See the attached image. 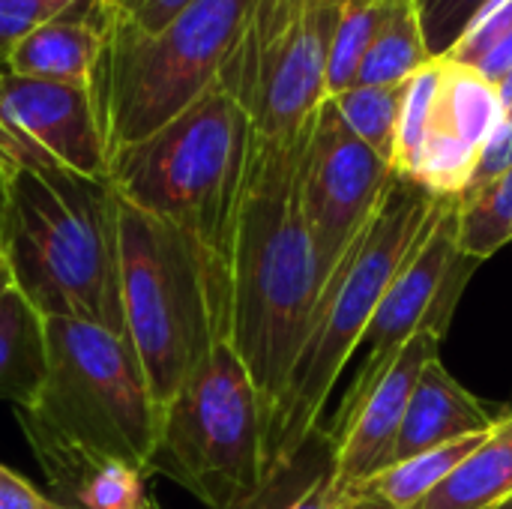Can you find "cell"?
I'll return each instance as SVG.
<instances>
[{
  "mask_svg": "<svg viewBox=\"0 0 512 509\" xmlns=\"http://www.w3.org/2000/svg\"><path fill=\"white\" fill-rule=\"evenodd\" d=\"M45 6H51L54 12H63L66 6H72V3H78V0H42Z\"/></svg>",
  "mask_w": 512,
  "mask_h": 509,
  "instance_id": "34",
  "label": "cell"
},
{
  "mask_svg": "<svg viewBox=\"0 0 512 509\" xmlns=\"http://www.w3.org/2000/svg\"><path fill=\"white\" fill-rule=\"evenodd\" d=\"M501 123L504 102L498 84L483 78L477 69L444 57L417 183L441 198L465 195L480 153Z\"/></svg>",
  "mask_w": 512,
  "mask_h": 509,
  "instance_id": "13",
  "label": "cell"
},
{
  "mask_svg": "<svg viewBox=\"0 0 512 509\" xmlns=\"http://www.w3.org/2000/svg\"><path fill=\"white\" fill-rule=\"evenodd\" d=\"M252 123L219 84L144 141L108 156V183L135 210L183 231L228 300Z\"/></svg>",
  "mask_w": 512,
  "mask_h": 509,
  "instance_id": "4",
  "label": "cell"
},
{
  "mask_svg": "<svg viewBox=\"0 0 512 509\" xmlns=\"http://www.w3.org/2000/svg\"><path fill=\"white\" fill-rule=\"evenodd\" d=\"M45 336V384L15 411L45 480L72 498L105 465L150 474L159 405L129 339L69 318H45Z\"/></svg>",
  "mask_w": 512,
  "mask_h": 509,
  "instance_id": "2",
  "label": "cell"
},
{
  "mask_svg": "<svg viewBox=\"0 0 512 509\" xmlns=\"http://www.w3.org/2000/svg\"><path fill=\"white\" fill-rule=\"evenodd\" d=\"M414 3L426 36V48L435 60H441L456 48L468 24L489 0H414Z\"/></svg>",
  "mask_w": 512,
  "mask_h": 509,
  "instance_id": "27",
  "label": "cell"
},
{
  "mask_svg": "<svg viewBox=\"0 0 512 509\" xmlns=\"http://www.w3.org/2000/svg\"><path fill=\"white\" fill-rule=\"evenodd\" d=\"M69 504L72 509H153L147 495V474L132 465L99 468L75 489Z\"/></svg>",
  "mask_w": 512,
  "mask_h": 509,
  "instance_id": "26",
  "label": "cell"
},
{
  "mask_svg": "<svg viewBox=\"0 0 512 509\" xmlns=\"http://www.w3.org/2000/svg\"><path fill=\"white\" fill-rule=\"evenodd\" d=\"M108 0H78L18 39L3 66L24 78L66 81L90 87L111 33Z\"/></svg>",
  "mask_w": 512,
  "mask_h": 509,
  "instance_id": "15",
  "label": "cell"
},
{
  "mask_svg": "<svg viewBox=\"0 0 512 509\" xmlns=\"http://www.w3.org/2000/svg\"><path fill=\"white\" fill-rule=\"evenodd\" d=\"M432 60L435 57L426 48L417 3L414 0H396L384 18V24L378 27L363 63H360L354 87L405 84Z\"/></svg>",
  "mask_w": 512,
  "mask_h": 509,
  "instance_id": "21",
  "label": "cell"
},
{
  "mask_svg": "<svg viewBox=\"0 0 512 509\" xmlns=\"http://www.w3.org/2000/svg\"><path fill=\"white\" fill-rule=\"evenodd\" d=\"M393 3L396 0H348L342 6L327 57V96H339L354 87L360 63Z\"/></svg>",
  "mask_w": 512,
  "mask_h": 509,
  "instance_id": "23",
  "label": "cell"
},
{
  "mask_svg": "<svg viewBox=\"0 0 512 509\" xmlns=\"http://www.w3.org/2000/svg\"><path fill=\"white\" fill-rule=\"evenodd\" d=\"M12 285L45 318L87 321L126 339L120 201L108 180L12 168L3 183V240Z\"/></svg>",
  "mask_w": 512,
  "mask_h": 509,
  "instance_id": "3",
  "label": "cell"
},
{
  "mask_svg": "<svg viewBox=\"0 0 512 509\" xmlns=\"http://www.w3.org/2000/svg\"><path fill=\"white\" fill-rule=\"evenodd\" d=\"M512 168V117H507L498 132L489 138V144L483 147L480 153V162H477V171H474V180L468 189H477L489 180H495L498 174L510 171Z\"/></svg>",
  "mask_w": 512,
  "mask_h": 509,
  "instance_id": "31",
  "label": "cell"
},
{
  "mask_svg": "<svg viewBox=\"0 0 512 509\" xmlns=\"http://www.w3.org/2000/svg\"><path fill=\"white\" fill-rule=\"evenodd\" d=\"M339 15L342 6L321 0H255L216 84L237 99L258 138H297L327 99Z\"/></svg>",
  "mask_w": 512,
  "mask_h": 509,
  "instance_id": "9",
  "label": "cell"
},
{
  "mask_svg": "<svg viewBox=\"0 0 512 509\" xmlns=\"http://www.w3.org/2000/svg\"><path fill=\"white\" fill-rule=\"evenodd\" d=\"M348 509H387V507H381V504H375V501H354Z\"/></svg>",
  "mask_w": 512,
  "mask_h": 509,
  "instance_id": "35",
  "label": "cell"
},
{
  "mask_svg": "<svg viewBox=\"0 0 512 509\" xmlns=\"http://www.w3.org/2000/svg\"><path fill=\"white\" fill-rule=\"evenodd\" d=\"M117 201L126 339L162 411L228 339V300L183 231Z\"/></svg>",
  "mask_w": 512,
  "mask_h": 509,
  "instance_id": "6",
  "label": "cell"
},
{
  "mask_svg": "<svg viewBox=\"0 0 512 509\" xmlns=\"http://www.w3.org/2000/svg\"><path fill=\"white\" fill-rule=\"evenodd\" d=\"M48 372V336L45 315H39L27 297L12 285L0 297V402L27 408Z\"/></svg>",
  "mask_w": 512,
  "mask_h": 509,
  "instance_id": "18",
  "label": "cell"
},
{
  "mask_svg": "<svg viewBox=\"0 0 512 509\" xmlns=\"http://www.w3.org/2000/svg\"><path fill=\"white\" fill-rule=\"evenodd\" d=\"M512 495V411L417 509H495Z\"/></svg>",
  "mask_w": 512,
  "mask_h": 509,
  "instance_id": "19",
  "label": "cell"
},
{
  "mask_svg": "<svg viewBox=\"0 0 512 509\" xmlns=\"http://www.w3.org/2000/svg\"><path fill=\"white\" fill-rule=\"evenodd\" d=\"M60 509H72V507H60Z\"/></svg>",
  "mask_w": 512,
  "mask_h": 509,
  "instance_id": "41",
  "label": "cell"
},
{
  "mask_svg": "<svg viewBox=\"0 0 512 509\" xmlns=\"http://www.w3.org/2000/svg\"><path fill=\"white\" fill-rule=\"evenodd\" d=\"M252 6L255 0H195L150 36L111 18L90 81L108 156L144 141L216 87Z\"/></svg>",
  "mask_w": 512,
  "mask_h": 509,
  "instance_id": "7",
  "label": "cell"
},
{
  "mask_svg": "<svg viewBox=\"0 0 512 509\" xmlns=\"http://www.w3.org/2000/svg\"><path fill=\"white\" fill-rule=\"evenodd\" d=\"M108 3H111V9H114V6H117V3H123V0H108Z\"/></svg>",
  "mask_w": 512,
  "mask_h": 509,
  "instance_id": "40",
  "label": "cell"
},
{
  "mask_svg": "<svg viewBox=\"0 0 512 509\" xmlns=\"http://www.w3.org/2000/svg\"><path fill=\"white\" fill-rule=\"evenodd\" d=\"M63 504L45 498L12 468L0 465V509H60Z\"/></svg>",
  "mask_w": 512,
  "mask_h": 509,
  "instance_id": "32",
  "label": "cell"
},
{
  "mask_svg": "<svg viewBox=\"0 0 512 509\" xmlns=\"http://www.w3.org/2000/svg\"><path fill=\"white\" fill-rule=\"evenodd\" d=\"M321 3H333V6H345L348 0H321Z\"/></svg>",
  "mask_w": 512,
  "mask_h": 509,
  "instance_id": "39",
  "label": "cell"
},
{
  "mask_svg": "<svg viewBox=\"0 0 512 509\" xmlns=\"http://www.w3.org/2000/svg\"><path fill=\"white\" fill-rule=\"evenodd\" d=\"M9 288H12V270H9V261H6V255L0 252V297H3Z\"/></svg>",
  "mask_w": 512,
  "mask_h": 509,
  "instance_id": "33",
  "label": "cell"
},
{
  "mask_svg": "<svg viewBox=\"0 0 512 509\" xmlns=\"http://www.w3.org/2000/svg\"><path fill=\"white\" fill-rule=\"evenodd\" d=\"M512 33V0H489L477 18L468 24L456 48L447 54L450 60L462 66H477L504 36Z\"/></svg>",
  "mask_w": 512,
  "mask_h": 509,
  "instance_id": "28",
  "label": "cell"
},
{
  "mask_svg": "<svg viewBox=\"0 0 512 509\" xmlns=\"http://www.w3.org/2000/svg\"><path fill=\"white\" fill-rule=\"evenodd\" d=\"M498 417H492L480 399H474L441 363V357L429 360L417 378L411 393L402 432L396 441L393 462L414 459L435 447L462 441L468 435L489 432Z\"/></svg>",
  "mask_w": 512,
  "mask_h": 509,
  "instance_id": "16",
  "label": "cell"
},
{
  "mask_svg": "<svg viewBox=\"0 0 512 509\" xmlns=\"http://www.w3.org/2000/svg\"><path fill=\"white\" fill-rule=\"evenodd\" d=\"M150 474H162L207 509H237L264 480L261 405L246 366L219 339L159 411Z\"/></svg>",
  "mask_w": 512,
  "mask_h": 509,
  "instance_id": "8",
  "label": "cell"
},
{
  "mask_svg": "<svg viewBox=\"0 0 512 509\" xmlns=\"http://www.w3.org/2000/svg\"><path fill=\"white\" fill-rule=\"evenodd\" d=\"M57 12L42 0H0V66L9 48Z\"/></svg>",
  "mask_w": 512,
  "mask_h": 509,
  "instance_id": "30",
  "label": "cell"
},
{
  "mask_svg": "<svg viewBox=\"0 0 512 509\" xmlns=\"http://www.w3.org/2000/svg\"><path fill=\"white\" fill-rule=\"evenodd\" d=\"M351 504L354 498L336 480V441L318 426L267 468L261 486L237 509H348Z\"/></svg>",
  "mask_w": 512,
  "mask_h": 509,
  "instance_id": "17",
  "label": "cell"
},
{
  "mask_svg": "<svg viewBox=\"0 0 512 509\" xmlns=\"http://www.w3.org/2000/svg\"><path fill=\"white\" fill-rule=\"evenodd\" d=\"M195 0H123L114 6V21L135 33H159L168 21H174Z\"/></svg>",
  "mask_w": 512,
  "mask_h": 509,
  "instance_id": "29",
  "label": "cell"
},
{
  "mask_svg": "<svg viewBox=\"0 0 512 509\" xmlns=\"http://www.w3.org/2000/svg\"><path fill=\"white\" fill-rule=\"evenodd\" d=\"M512 240V168L459 195V249L486 261Z\"/></svg>",
  "mask_w": 512,
  "mask_h": 509,
  "instance_id": "22",
  "label": "cell"
},
{
  "mask_svg": "<svg viewBox=\"0 0 512 509\" xmlns=\"http://www.w3.org/2000/svg\"><path fill=\"white\" fill-rule=\"evenodd\" d=\"M0 240H3V189H0Z\"/></svg>",
  "mask_w": 512,
  "mask_h": 509,
  "instance_id": "37",
  "label": "cell"
},
{
  "mask_svg": "<svg viewBox=\"0 0 512 509\" xmlns=\"http://www.w3.org/2000/svg\"><path fill=\"white\" fill-rule=\"evenodd\" d=\"M480 261L468 258L459 249V198H438V207L432 213V222L417 246V252L408 258V264L399 270L393 285L387 288L366 336V357L351 378L339 411L330 417L327 426H336L345 420L378 384V378L390 369L396 354L423 330H435L438 336H447V327L453 321V312L459 306V297L477 270Z\"/></svg>",
  "mask_w": 512,
  "mask_h": 509,
  "instance_id": "10",
  "label": "cell"
},
{
  "mask_svg": "<svg viewBox=\"0 0 512 509\" xmlns=\"http://www.w3.org/2000/svg\"><path fill=\"white\" fill-rule=\"evenodd\" d=\"M492 432V429H489ZM489 432L468 435L462 441L435 447L405 462H393L381 474L369 477L366 483L348 489L354 501H375L387 509H417L483 441Z\"/></svg>",
  "mask_w": 512,
  "mask_h": 509,
  "instance_id": "20",
  "label": "cell"
},
{
  "mask_svg": "<svg viewBox=\"0 0 512 509\" xmlns=\"http://www.w3.org/2000/svg\"><path fill=\"white\" fill-rule=\"evenodd\" d=\"M441 342L444 336H438L435 330L417 333L396 354L369 396L345 420H339L336 426H324L327 435L336 441V480L345 489H354L393 465L411 393L423 366L438 357Z\"/></svg>",
  "mask_w": 512,
  "mask_h": 509,
  "instance_id": "14",
  "label": "cell"
},
{
  "mask_svg": "<svg viewBox=\"0 0 512 509\" xmlns=\"http://www.w3.org/2000/svg\"><path fill=\"white\" fill-rule=\"evenodd\" d=\"M390 180L393 168L348 129L327 96L309 123L300 174V201L321 291L369 225Z\"/></svg>",
  "mask_w": 512,
  "mask_h": 509,
  "instance_id": "11",
  "label": "cell"
},
{
  "mask_svg": "<svg viewBox=\"0 0 512 509\" xmlns=\"http://www.w3.org/2000/svg\"><path fill=\"white\" fill-rule=\"evenodd\" d=\"M441 60L426 63L405 87L402 99V114H399V129H396V150H393V174L408 177L417 183V168L423 159V147L429 138V120H432V105L441 81Z\"/></svg>",
  "mask_w": 512,
  "mask_h": 509,
  "instance_id": "25",
  "label": "cell"
},
{
  "mask_svg": "<svg viewBox=\"0 0 512 509\" xmlns=\"http://www.w3.org/2000/svg\"><path fill=\"white\" fill-rule=\"evenodd\" d=\"M9 171H12V168H9V165L0 159V189H3V183H6V174H9Z\"/></svg>",
  "mask_w": 512,
  "mask_h": 509,
  "instance_id": "36",
  "label": "cell"
},
{
  "mask_svg": "<svg viewBox=\"0 0 512 509\" xmlns=\"http://www.w3.org/2000/svg\"><path fill=\"white\" fill-rule=\"evenodd\" d=\"M495 509H512V495L510 498H507V501H504V504H498V507Z\"/></svg>",
  "mask_w": 512,
  "mask_h": 509,
  "instance_id": "38",
  "label": "cell"
},
{
  "mask_svg": "<svg viewBox=\"0 0 512 509\" xmlns=\"http://www.w3.org/2000/svg\"><path fill=\"white\" fill-rule=\"evenodd\" d=\"M306 135L309 126L291 141L252 138L231 249L228 342L258 393L264 459L321 294L300 201Z\"/></svg>",
  "mask_w": 512,
  "mask_h": 509,
  "instance_id": "1",
  "label": "cell"
},
{
  "mask_svg": "<svg viewBox=\"0 0 512 509\" xmlns=\"http://www.w3.org/2000/svg\"><path fill=\"white\" fill-rule=\"evenodd\" d=\"M405 84L393 87H351L339 96H330L339 108L348 129L369 144L390 168H393V150H396V129L405 99Z\"/></svg>",
  "mask_w": 512,
  "mask_h": 509,
  "instance_id": "24",
  "label": "cell"
},
{
  "mask_svg": "<svg viewBox=\"0 0 512 509\" xmlns=\"http://www.w3.org/2000/svg\"><path fill=\"white\" fill-rule=\"evenodd\" d=\"M438 198L441 195H432L426 186L393 174L369 225L315 303L273 441L267 447V468L321 426L324 408L345 366L363 345L387 288L417 252Z\"/></svg>",
  "mask_w": 512,
  "mask_h": 509,
  "instance_id": "5",
  "label": "cell"
},
{
  "mask_svg": "<svg viewBox=\"0 0 512 509\" xmlns=\"http://www.w3.org/2000/svg\"><path fill=\"white\" fill-rule=\"evenodd\" d=\"M0 159L108 180V150L84 84L24 78L0 66Z\"/></svg>",
  "mask_w": 512,
  "mask_h": 509,
  "instance_id": "12",
  "label": "cell"
}]
</instances>
